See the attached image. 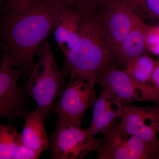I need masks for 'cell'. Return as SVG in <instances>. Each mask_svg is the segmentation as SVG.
Instances as JSON below:
<instances>
[{
	"mask_svg": "<svg viewBox=\"0 0 159 159\" xmlns=\"http://www.w3.org/2000/svg\"><path fill=\"white\" fill-rule=\"evenodd\" d=\"M70 4L63 0H9L0 14V41L10 64L30 76L35 57Z\"/></svg>",
	"mask_w": 159,
	"mask_h": 159,
	"instance_id": "obj_1",
	"label": "cell"
},
{
	"mask_svg": "<svg viewBox=\"0 0 159 159\" xmlns=\"http://www.w3.org/2000/svg\"><path fill=\"white\" fill-rule=\"evenodd\" d=\"M95 11H81L79 39L65 56L63 68L69 73L97 78L111 63L112 56L98 29Z\"/></svg>",
	"mask_w": 159,
	"mask_h": 159,
	"instance_id": "obj_2",
	"label": "cell"
},
{
	"mask_svg": "<svg viewBox=\"0 0 159 159\" xmlns=\"http://www.w3.org/2000/svg\"><path fill=\"white\" fill-rule=\"evenodd\" d=\"M38 60L23 87L36 102L37 109L47 119L52 107L64 90L69 72L59 69L48 42H44L38 51Z\"/></svg>",
	"mask_w": 159,
	"mask_h": 159,
	"instance_id": "obj_3",
	"label": "cell"
},
{
	"mask_svg": "<svg viewBox=\"0 0 159 159\" xmlns=\"http://www.w3.org/2000/svg\"><path fill=\"white\" fill-rule=\"evenodd\" d=\"M135 9L133 0H107L95 11L98 29L112 57H117L132 26Z\"/></svg>",
	"mask_w": 159,
	"mask_h": 159,
	"instance_id": "obj_4",
	"label": "cell"
},
{
	"mask_svg": "<svg viewBox=\"0 0 159 159\" xmlns=\"http://www.w3.org/2000/svg\"><path fill=\"white\" fill-rule=\"evenodd\" d=\"M70 74L67 86L54 103L51 112L56 114L58 120L81 126L86 111L97 99V78Z\"/></svg>",
	"mask_w": 159,
	"mask_h": 159,
	"instance_id": "obj_5",
	"label": "cell"
},
{
	"mask_svg": "<svg viewBox=\"0 0 159 159\" xmlns=\"http://www.w3.org/2000/svg\"><path fill=\"white\" fill-rule=\"evenodd\" d=\"M51 159H81L98 150L102 140L94 138L81 126L57 120L50 135Z\"/></svg>",
	"mask_w": 159,
	"mask_h": 159,
	"instance_id": "obj_6",
	"label": "cell"
},
{
	"mask_svg": "<svg viewBox=\"0 0 159 159\" xmlns=\"http://www.w3.org/2000/svg\"><path fill=\"white\" fill-rule=\"evenodd\" d=\"M13 68L3 52L0 67V119H6L11 124L29 111L28 94L18 83L22 73Z\"/></svg>",
	"mask_w": 159,
	"mask_h": 159,
	"instance_id": "obj_7",
	"label": "cell"
},
{
	"mask_svg": "<svg viewBox=\"0 0 159 159\" xmlns=\"http://www.w3.org/2000/svg\"><path fill=\"white\" fill-rule=\"evenodd\" d=\"M98 148L99 159H156L148 145L114 122Z\"/></svg>",
	"mask_w": 159,
	"mask_h": 159,
	"instance_id": "obj_8",
	"label": "cell"
},
{
	"mask_svg": "<svg viewBox=\"0 0 159 159\" xmlns=\"http://www.w3.org/2000/svg\"><path fill=\"white\" fill-rule=\"evenodd\" d=\"M120 119L121 128L146 143L157 159L159 150V105L142 107L123 104Z\"/></svg>",
	"mask_w": 159,
	"mask_h": 159,
	"instance_id": "obj_9",
	"label": "cell"
},
{
	"mask_svg": "<svg viewBox=\"0 0 159 159\" xmlns=\"http://www.w3.org/2000/svg\"><path fill=\"white\" fill-rule=\"evenodd\" d=\"M97 83L102 88L108 89L122 104L145 101L142 91L125 70H119L111 63L97 75Z\"/></svg>",
	"mask_w": 159,
	"mask_h": 159,
	"instance_id": "obj_10",
	"label": "cell"
},
{
	"mask_svg": "<svg viewBox=\"0 0 159 159\" xmlns=\"http://www.w3.org/2000/svg\"><path fill=\"white\" fill-rule=\"evenodd\" d=\"M93 104V117L89 126L86 129L90 135L105 134L110 125L122 113V105L108 89L102 88Z\"/></svg>",
	"mask_w": 159,
	"mask_h": 159,
	"instance_id": "obj_11",
	"label": "cell"
},
{
	"mask_svg": "<svg viewBox=\"0 0 159 159\" xmlns=\"http://www.w3.org/2000/svg\"><path fill=\"white\" fill-rule=\"evenodd\" d=\"M81 15L80 9L69 5L54 29V39L64 56L70 51L79 39Z\"/></svg>",
	"mask_w": 159,
	"mask_h": 159,
	"instance_id": "obj_12",
	"label": "cell"
},
{
	"mask_svg": "<svg viewBox=\"0 0 159 159\" xmlns=\"http://www.w3.org/2000/svg\"><path fill=\"white\" fill-rule=\"evenodd\" d=\"M25 126L20 135L22 143L41 154L51 148V142L46 132V119L37 108L24 116Z\"/></svg>",
	"mask_w": 159,
	"mask_h": 159,
	"instance_id": "obj_13",
	"label": "cell"
},
{
	"mask_svg": "<svg viewBox=\"0 0 159 159\" xmlns=\"http://www.w3.org/2000/svg\"><path fill=\"white\" fill-rule=\"evenodd\" d=\"M154 64L155 61L145 53L126 62L125 71L142 91L145 101H152L149 83Z\"/></svg>",
	"mask_w": 159,
	"mask_h": 159,
	"instance_id": "obj_14",
	"label": "cell"
},
{
	"mask_svg": "<svg viewBox=\"0 0 159 159\" xmlns=\"http://www.w3.org/2000/svg\"><path fill=\"white\" fill-rule=\"evenodd\" d=\"M147 25L136 14L130 31L120 48L117 57L123 62L145 54V32Z\"/></svg>",
	"mask_w": 159,
	"mask_h": 159,
	"instance_id": "obj_15",
	"label": "cell"
},
{
	"mask_svg": "<svg viewBox=\"0 0 159 159\" xmlns=\"http://www.w3.org/2000/svg\"><path fill=\"white\" fill-rule=\"evenodd\" d=\"M13 124L4 125L0 121V159H11L16 148L21 143L20 135Z\"/></svg>",
	"mask_w": 159,
	"mask_h": 159,
	"instance_id": "obj_16",
	"label": "cell"
},
{
	"mask_svg": "<svg viewBox=\"0 0 159 159\" xmlns=\"http://www.w3.org/2000/svg\"><path fill=\"white\" fill-rule=\"evenodd\" d=\"M136 12L140 17L148 20H159V0H135Z\"/></svg>",
	"mask_w": 159,
	"mask_h": 159,
	"instance_id": "obj_17",
	"label": "cell"
},
{
	"mask_svg": "<svg viewBox=\"0 0 159 159\" xmlns=\"http://www.w3.org/2000/svg\"><path fill=\"white\" fill-rule=\"evenodd\" d=\"M146 49L152 54L159 56V28L147 25L145 32Z\"/></svg>",
	"mask_w": 159,
	"mask_h": 159,
	"instance_id": "obj_18",
	"label": "cell"
},
{
	"mask_svg": "<svg viewBox=\"0 0 159 159\" xmlns=\"http://www.w3.org/2000/svg\"><path fill=\"white\" fill-rule=\"evenodd\" d=\"M81 11L97 10L107 0H63Z\"/></svg>",
	"mask_w": 159,
	"mask_h": 159,
	"instance_id": "obj_19",
	"label": "cell"
},
{
	"mask_svg": "<svg viewBox=\"0 0 159 159\" xmlns=\"http://www.w3.org/2000/svg\"><path fill=\"white\" fill-rule=\"evenodd\" d=\"M152 101L159 105V60L155 61L154 66L149 83Z\"/></svg>",
	"mask_w": 159,
	"mask_h": 159,
	"instance_id": "obj_20",
	"label": "cell"
},
{
	"mask_svg": "<svg viewBox=\"0 0 159 159\" xmlns=\"http://www.w3.org/2000/svg\"><path fill=\"white\" fill-rule=\"evenodd\" d=\"M41 153L20 143L15 151L13 159H37L39 158Z\"/></svg>",
	"mask_w": 159,
	"mask_h": 159,
	"instance_id": "obj_21",
	"label": "cell"
},
{
	"mask_svg": "<svg viewBox=\"0 0 159 159\" xmlns=\"http://www.w3.org/2000/svg\"><path fill=\"white\" fill-rule=\"evenodd\" d=\"M4 2H5V0H0V10L4 6Z\"/></svg>",
	"mask_w": 159,
	"mask_h": 159,
	"instance_id": "obj_22",
	"label": "cell"
},
{
	"mask_svg": "<svg viewBox=\"0 0 159 159\" xmlns=\"http://www.w3.org/2000/svg\"><path fill=\"white\" fill-rule=\"evenodd\" d=\"M3 50V46L2 44V42H1V41H0V51H2V50Z\"/></svg>",
	"mask_w": 159,
	"mask_h": 159,
	"instance_id": "obj_23",
	"label": "cell"
},
{
	"mask_svg": "<svg viewBox=\"0 0 159 159\" xmlns=\"http://www.w3.org/2000/svg\"><path fill=\"white\" fill-rule=\"evenodd\" d=\"M157 159H159V150L157 156Z\"/></svg>",
	"mask_w": 159,
	"mask_h": 159,
	"instance_id": "obj_24",
	"label": "cell"
},
{
	"mask_svg": "<svg viewBox=\"0 0 159 159\" xmlns=\"http://www.w3.org/2000/svg\"><path fill=\"white\" fill-rule=\"evenodd\" d=\"M158 27H159V25H158Z\"/></svg>",
	"mask_w": 159,
	"mask_h": 159,
	"instance_id": "obj_25",
	"label": "cell"
}]
</instances>
